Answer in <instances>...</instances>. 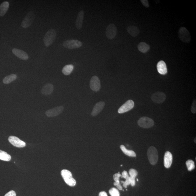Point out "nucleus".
I'll list each match as a JSON object with an SVG mask.
<instances>
[{
  "instance_id": "obj_1",
  "label": "nucleus",
  "mask_w": 196,
  "mask_h": 196,
  "mask_svg": "<svg viewBox=\"0 0 196 196\" xmlns=\"http://www.w3.org/2000/svg\"><path fill=\"white\" fill-rule=\"evenodd\" d=\"M61 175L65 182L68 185L70 186H74L76 185V181L73 177V175L70 171L64 169L61 171Z\"/></svg>"
},
{
  "instance_id": "obj_38",
  "label": "nucleus",
  "mask_w": 196,
  "mask_h": 196,
  "mask_svg": "<svg viewBox=\"0 0 196 196\" xmlns=\"http://www.w3.org/2000/svg\"><path fill=\"white\" fill-rule=\"evenodd\" d=\"M137 181H138V179H137Z\"/></svg>"
},
{
  "instance_id": "obj_5",
  "label": "nucleus",
  "mask_w": 196,
  "mask_h": 196,
  "mask_svg": "<svg viewBox=\"0 0 196 196\" xmlns=\"http://www.w3.org/2000/svg\"><path fill=\"white\" fill-rule=\"evenodd\" d=\"M82 43L80 41L77 40H69L63 43V46L68 49H74L82 47Z\"/></svg>"
},
{
  "instance_id": "obj_7",
  "label": "nucleus",
  "mask_w": 196,
  "mask_h": 196,
  "mask_svg": "<svg viewBox=\"0 0 196 196\" xmlns=\"http://www.w3.org/2000/svg\"><path fill=\"white\" fill-rule=\"evenodd\" d=\"M138 125L144 128L152 127L154 124V122L152 119L147 117H141L138 121Z\"/></svg>"
},
{
  "instance_id": "obj_30",
  "label": "nucleus",
  "mask_w": 196,
  "mask_h": 196,
  "mask_svg": "<svg viewBox=\"0 0 196 196\" xmlns=\"http://www.w3.org/2000/svg\"><path fill=\"white\" fill-rule=\"evenodd\" d=\"M109 193L111 196H120V194L118 190L115 188H111L109 191Z\"/></svg>"
},
{
  "instance_id": "obj_35",
  "label": "nucleus",
  "mask_w": 196,
  "mask_h": 196,
  "mask_svg": "<svg viewBox=\"0 0 196 196\" xmlns=\"http://www.w3.org/2000/svg\"><path fill=\"white\" fill-rule=\"evenodd\" d=\"M99 196H107V195L105 191H102L100 193Z\"/></svg>"
},
{
  "instance_id": "obj_18",
  "label": "nucleus",
  "mask_w": 196,
  "mask_h": 196,
  "mask_svg": "<svg viewBox=\"0 0 196 196\" xmlns=\"http://www.w3.org/2000/svg\"><path fill=\"white\" fill-rule=\"evenodd\" d=\"M158 71L160 74L165 75L167 73V70L166 63L163 60L158 62L157 64Z\"/></svg>"
},
{
  "instance_id": "obj_31",
  "label": "nucleus",
  "mask_w": 196,
  "mask_h": 196,
  "mask_svg": "<svg viewBox=\"0 0 196 196\" xmlns=\"http://www.w3.org/2000/svg\"><path fill=\"white\" fill-rule=\"evenodd\" d=\"M120 177H121V175L120 174V172H119L118 173L114 174L113 175V178H114L115 182H120V180L119 179Z\"/></svg>"
},
{
  "instance_id": "obj_15",
  "label": "nucleus",
  "mask_w": 196,
  "mask_h": 196,
  "mask_svg": "<svg viewBox=\"0 0 196 196\" xmlns=\"http://www.w3.org/2000/svg\"><path fill=\"white\" fill-rule=\"evenodd\" d=\"M105 105V103L104 102L100 101L97 103L91 113V115L92 116H97L103 110Z\"/></svg>"
},
{
  "instance_id": "obj_17",
  "label": "nucleus",
  "mask_w": 196,
  "mask_h": 196,
  "mask_svg": "<svg viewBox=\"0 0 196 196\" xmlns=\"http://www.w3.org/2000/svg\"><path fill=\"white\" fill-rule=\"evenodd\" d=\"M84 14V12L83 10H81L78 13L76 21V27L78 29H82L83 24Z\"/></svg>"
},
{
  "instance_id": "obj_9",
  "label": "nucleus",
  "mask_w": 196,
  "mask_h": 196,
  "mask_svg": "<svg viewBox=\"0 0 196 196\" xmlns=\"http://www.w3.org/2000/svg\"><path fill=\"white\" fill-rule=\"evenodd\" d=\"M90 87L94 92H98L101 88V83L98 76H95L91 78L90 82Z\"/></svg>"
},
{
  "instance_id": "obj_14",
  "label": "nucleus",
  "mask_w": 196,
  "mask_h": 196,
  "mask_svg": "<svg viewBox=\"0 0 196 196\" xmlns=\"http://www.w3.org/2000/svg\"><path fill=\"white\" fill-rule=\"evenodd\" d=\"M13 53L16 56L22 60H26L29 59V55L27 53L21 50L14 48L12 50Z\"/></svg>"
},
{
  "instance_id": "obj_34",
  "label": "nucleus",
  "mask_w": 196,
  "mask_h": 196,
  "mask_svg": "<svg viewBox=\"0 0 196 196\" xmlns=\"http://www.w3.org/2000/svg\"><path fill=\"white\" fill-rule=\"evenodd\" d=\"M4 196H16V194L14 191H11L7 193Z\"/></svg>"
},
{
  "instance_id": "obj_13",
  "label": "nucleus",
  "mask_w": 196,
  "mask_h": 196,
  "mask_svg": "<svg viewBox=\"0 0 196 196\" xmlns=\"http://www.w3.org/2000/svg\"><path fill=\"white\" fill-rule=\"evenodd\" d=\"M151 98L152 101L154 103L161 104L165 100L166 96L164 93L158 92L153 94Z\"/></svg>"
},
{
  "instance_id": "obj_22",
  "label": "nucleus",
  "mask_w": 196,
  "mask_h": 196,
  "mask_svg": "<svg viewBox=\"0 0 196 196\" xmlns=\"http://www.w3.org/2000/svg\"><path fill=\"white\" fill-rule=\"evenodd\" d=\"M138 172L134 169H130L129 171V174L130 175V184L132 186L135 185V178L138 175Z\"/></svg>"
},
{
  "instance_id": "obj_29",
  "label": "nucleus",
  "mask_w": 196,
  "mask_h": 196,
  "mask_svg": "<svg viewBox=\"0 0 196 196\" xmlns=\"http://www.w3.org/2000/svg\"><path fill=\"white\" fill-rule=\"evenodd\" d=\"M186 165L189 171L193 170L195 168V164L193 161L192 160H189L186 162Z\"/></svg>"
},
{
  "instance_id": "obj_37",
  "label": "nucleus",
  "mask_w": 196,
  "mask_h": 196,
  "mask_svg": "<svg viewBox=\"0 0 196 196\" xmlns=\"http://www.w3.org/2000/svg\"><path fill=\"white\" fill-rule=\"evenodd\" d=\"M120 184V182H115L114 183V186H117L118 185H119V184Z\"/></svg>"
},
{
  "instance_id": "obj_12",
  "label": "nucleus",
  "mask_w": 196,
  "mask_h": 196,
  "mask_svg": "<svg viewBox=\"0 0 196 196\" xmlns=\"http://www.w3.org/2000/svg\"><path fill=\"white\" fill-rule=\"evenodd\" d=\"M8 141L12 145L19 148L24 147L26 146V144L24 141H22L17 137L14 136H11L9 137Z\"/></svg>"
},
{
  "instance_id": "obj_24",
  "label": "nucleus",
  "mask_w": 196,
  "mask_h": 196,
  "mask_svg": "<svg viewBox=\"0 0 196 196\" xmlns=\"http://www.w3.org/2000/svg\"><path fill=\"white\" fill-rule=\"evenodd\" d=\"M138 50L141 52L145 53L147 52L150 49L149 45L145 42H141L138 45Z\"/></svg>"
},
{
  "instance_id": "obj_33",
  "label": "nucleus",
  "mask_w": 196,
  "mask_h": 196,
  "mask_svg": "<svg viewBox=\"0 0 196 196\" xmlns=\"http://www.w3.org/2000/svg\"><path fill=\"white\" fill-rule=\"evenodd\" d=\"M141 1L143 5L145 7L148 8V7H149V1L147 0H141Z\"/></svg>"
},
{
  "instance_id": "obj_2",
  "label": "nucleus",
  "mask_w": 196,
  "mask_h": 196,
  "mask_svg": "<svg viewBox=\"0 0 196 196\" xmlns=\"http://www.w3.org/2000/svg\"><path fill=\"white\" fill-rule=\"evenodd\" d=\"M56 35V31L53 29H50L47 32L43 39L45 46L49 47L53 43L55 39Z\"/></svg>"
},
{
  "instance_id": "obj_8",
  "label": "nucleus",
  "mask_w": 196,
  "mask_h": 196,
  "mask_svg": "<svg viewBox=\"0 0 196 196\" xmlns=\"http://www.w3.org/2000/svg\"><path fill=\"white\" fill-rule=\"evenodd\" d=\"M117 33V29L115 25L110 24L107 27L106 30V35L109 39H114Z\"/></svg>"
},
{
  "instance_id": "obj_4",
  "label": "nucleus",
  "mask_w": 196,
  "mask_h": 196,
  "mask_svg": "<svg viewBox=\"0 0 196 196\" xmlns=\"http://www.w3.org/2000/svg\"><path fill=\"white\" fill-rule=\"evenodd\" d=\"M178 36L182 42L189 43L191 40V36L189 31L186 28H180L178 32Z\"/></svg>"
},
{
  "instance_id": "obj_3",
  "label": "nucleus",
  "mask_w": 196,
  "mask_h": 196,
  "mask_svg": "<svg viewBox=\"0 0 196 196\" xmlns=\"http://www.w3.org/2000/svg\"><path fill=\"white\" fill-rule=\"evenodd\" d=\"M149 161L151 165H155L158 160V156L157 149L153 146H151L148 149L147 152Z\"/></svg>"
},
{
  "instance_id": "obj_27",
  "label": "nucleus",
  "mask_w": 196,
  "mask_h": 196,
  "mask_svg": "<svg viewBox=\"0 0 196 196\" xmlns=\"http://www.w3.org/2000/svg\"><path fill=\"white\" fill-rule=\"evenodd\" d=\"M17 78V76L15 74L10 75L6 76L3 79V82L4 84H8L15 80Z\"/></svg>"
},
{
  "instance_id": "obj_26",
  "label": "nucleus",
  "mask_w": 196,
  "mask_h": 196,
  "mask_svg": "<svg viewBox=\"0 0 196 196\" xmlns=\"http://www.w3.org/2000/svg\"><path fill=\"white\" fill-rule=\"evenodd\" d=\"M120 148L123 152L127 156H129V157H135L136 155L135 151L132 150H128L126 149V147L123 145L120 146Z\"/></svg>"
},
{
  "instance_id": "obj_36",
  "label": "nucleus",
  "mask_w": 196,
  "mask_h": 196,
  "mask_svg": "<svg viewBox=\"0 0 196 196\" xmlns=\"http://www.w3.org/2000/svg\"><path fill=\"white\" fill-rule=\"evenodd\" d=\"M117 188H118L119 190H123V188H122V187L121 185H120V184H119V185L117 186Z\"/></svg>"
},
{
  "instance_id": "obj_10",
  "label": "nucleus",
  "mask_w": 196,
  "mask_h": 196,
  "mask_svg": "<svg viewBox=\"0 0 196 196\" xmlns=\"http://www.w3.org/2000/svg\"><path fill=\"white\" fill-rule=\"evenodd\" d=\"M64 109L63 106H59L48 110L45 112V114L48 117H55L62 113Z\"/></svg>"
},
{
  "instance_id": "obj_25",
  "label": "nucleus",
  "mask_w": 196,
  "mask_h": 196,
  "mask_svg": "<svg viewBox=\"0 0 196 196\" xmlns=\"http://www.w3.org/2000/svg\"><path fill=\"white\" fill-rule=\"evenodd\" d=\"M74 69V66L73 65H67L64 66L62 72L65 75L67 76L73 72Z\"/></svg>"
},
{
  "instance_id": "obj_39",
  "label": "nucleus",
  "mask_w": 196,
  "mask_h": 196,
  "mask_svg": "<svg viewBox=\"0 0 196 196\" xmlns=\"http://www.w3.org/2000/svg\"><path fill=\"white\" fill-rule=\"evenodd\" d=\"M121 166H123V165H121Z\"/></svg>"
},
{
  "instance_id": "obj_20",
  "label": "nucleus",
  "mask_w": 196,
  "mask_h": 196,
  "mask_svg": "<svg viewBox=\"0 0 196 196\" xmlns=\"http://www.w3.org/2000/svg\"><path fill=\"white\" fill-rule=\"evenodd\" d=\"M128 33L133 37H136L139 34L140 31L139 29L137 27L131 26L128 27L127 29Z\"/></svg>"
},
{
  "instance_id": "obj_11",
  "label": "nucleus",
  "mask_w": 196,
  "mask_h": 196,
  "mask_svg": "<svg viewBox=\"0 0 196 196\" xmlns=\"http://www.w3.org/2000/svg\"><path fill=\"white\" fill-rule=\"evenodd\" d=\"M135 104L133 101L130 100L127 101L118 110V113L121 114L129 111L133 108Z\"/></svg>"
},
{
  "instance_id": "obj_6",
  "label": "nucleus",
  "mask_w": 196,
  "mask_h": 196,
  "mask_svg": "<svg viewBox=\"0 0 196 196\" xmlns=\"http://www.w3.org/2000/svg\"><path fill=\"white\" fill-rule=\"evenodd\" d=\"M35 17V14L33 12L30 11L28 13L22 22V27L25 29L29 27L33 23Z\"/></svg>"
},
{
  "instance_id": "obj_23",
  "label": "nucleus",
  "mask_w": 196,
  "mask_h": 196,
  "mask_svg": "<svg viewBox=\"0 0 196 196\" xmlns=\"http://www.w3.org/2000/svg\"><path fill=\"white\" fill-rule=\"evenodd\" d=\"M121 177L122 178H124L126 179V181H121V182L123 184V186L124 188H127L128 186L130 184V176L128 175L127 172L126 171H124L122 172Z\"/></svg>"
},
{
  "instance_id": "obj_32",
  "label": "nucleus",
  "mask_w": 196,
  "mask_h": 196,
  "mask_svg": "<svg viewBox=\"0 0 196 196\" xmlns=\"http://www.w3.org/2000/svg\"><path fill=\"white\" fill-rule=\"evenodd\" d=\"M191 110L193 113L195 114L196 113V100H194L191 105Z\"/></svg>"
},
{
  "instance_id": "obj_28",
  "label": "nucleus",
  "mask_w": 196,
  "mask_h": 196,
  "mask_svg": "<svg viewBox=\"0 0 196 196\" xmlns=\"http://www.w3.org/2000/svg\"><path fill=\"white\" fill-rule=\"evenodd\" d=\"M11 156L6 152L0 150V160L9 161L11 160Z\"/></svg>"
},
{
  "instance_id": "obj_16",
  "label": "nucleus",
  "mask_w": 196,
  "mask_h": 196,
  "mask_svg": "<svg viewBox=\"0 0 196 196\" xmlns=\"http://www.w3.org/2000/svg\"><path fill=\"white\" fill-rule=\"evenodd\" d=\"M172 162V156L169 151H166L164 157V165L166 168H169L171 166Z\"/></svg>"
},
{
  "instance_id": "obj_19",
  "label": "nucleus",
  "mask_w": 196,
  "mask_h": 196,
  "mask_svg": "<svg viewBox=\"0 0 196 196\" xmlns=\"http://www.w3.org/2000/svg\"><path fill=\"white\" fill-rule=\"evenodd\" d=\"M54 91V86L52 84L48 83L45 85L41 90V93L43 95H51Z\"/></svg>"
},
{
  "instance_id": "obj_21",
  "label": "nucleus",
  "mask_w": 196,
  "mask_h": 196,
  "mask_svg": "<svg viewBox=\"0 0 196 196\" xmlns=\"http://www.w3.org/2000/svg\"><path fill=\"white\" fill-rule=\"evenodd\" d=\"M9 7V3L4 1L0 5V17H3L7 12Z\"/></svg>"
}]
</instances>
